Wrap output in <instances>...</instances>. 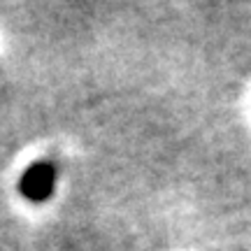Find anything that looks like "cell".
I'll return each mask as SVG.
<instances>
[{"instance_id": "obj_1", "label": "cell", "mask_w": 251, "mask_h": 251, "mask_svg": "<svg viewBox=\"0 0 251 251\" xmlns=\"http://www.w3.org/2000/svg\"><path fill=\"white\" fill-rule=\"evenodd\" d=\"M56 188V168L49 161H37L28 165L19 179V193L30 202H45L54 196Z\"/></svg>"}]
</instances>
